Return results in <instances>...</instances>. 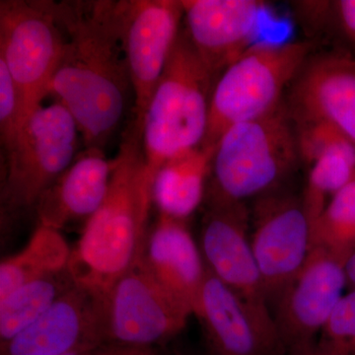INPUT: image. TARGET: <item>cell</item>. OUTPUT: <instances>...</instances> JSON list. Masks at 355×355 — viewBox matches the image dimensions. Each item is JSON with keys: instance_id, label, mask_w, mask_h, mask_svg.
Masks as SVG:
<instances>
[{"instance_id": "obj_1", "label": "cell", "mask_w": 355, "mask_h": 355, "mask_svg": "<svg viewBox=\"0 0 355 355\" xmlns=\"http://www.w3.org/2000/svg\"><path fill=\"white\" fill-rule=\"evenodd\" d=\"M64 48L50 86L73 116L86 148L103 149L132 88L123 41V1H53Z\"/></svg>"}, {"instance_id": "obj_2", "label": "cell", "mask_w": 355, "mask_h": 355, "mask_svg": "<svg viewBox=\"0 0 355 355\" xmlns=\"http://www.w3.org/2000/svg\"><path fill=\"white\" fill-rule=\"evenodd\" d=\"M153 181L142 148L141 128L133 121L114 157L106 198L71 250L69 268L78 286L108 297L116 282L141 259Z\"/></svg>"}, {"instance_id": "obj_3", "label": "cell", "mask_w": 355, "mask_h": 355, "mask_svg": "<svg viewBox=\"0 0 355 355\" xmlns=\"http://www.w3.org/2000/svg\"><path fill=\"white\" fill-rule=\"evenodd\" d=\"M301 162L284 101L272 113L229 128L214 148L205 203L245 202L282 188Z\"/></svg>"}, {"instance_id": "obj_4", "label": "cell", "mask_w": 355, "mask_h": 355, "mask_svg": "<svg viewBox=\"0 0 355 355\" xmlns=\"http://www.w3.org/2000/svg\"><path fill=\"white\" fill-rule=\"evenodd\" d=\"M214 83L181 30L141 123L142 148L153 176L167 161L202 146Z\"/></svg>"}, {"instance_id": "obj_5", "label": "cell", "mask_w": 355, "mask_h": 355, "mask_svg": "<svg viewBox=\"0 0 355 355\" xmlns=\"http://www.w3.org/2000/svg\"><path fill=\"white\" fill-rule=\"evenodd\" d=\"M301 41L256 42L216 79L202 146L214 149L229 128L272 113L284 102L312 53Z\"/></svg>"}, {"instance_id": "obj_6", "label": "cell", "mask_w": 355, "mask_h": 355, "mask_svg": "<svg viewBox=\"0 0 355 355\" xmlns=\"http://www.w3.org/2000/svg\"><path fill=\"white\" fill-rule=\"evenodd\" d=\"M73 116L55 101L30 114L4 151L2 202L11 211L36 207L42 195L73 163L78 146Z\"/></svg>"}, {"instance_id": "obj_7", "label": "cell", "mask_w": 355, "mask_h": 355, "mask_svg": "<svg viewBox=\"0 0 355 355\" xmlns=\"http://www.w3.org/2000/svg\"><path fill=\"white\" fill-rule=\"evenodd\" d=\"M64 48L53 1H0V60L19 90L25 121L50 95Z\"/></svg>"}, {"instance_id": "obj_8", "label": "cell", "mask_w": 355, "mask_h": 355, "mask_svg": "<svg viewBox=\"0 0 355 355\" xmlns=\"http://www.w3.org/2000/svg\"><path fill=\"white\" fill-rule=\"evenodd\" d=\"M205 205L198 246L207 270L234 292L261 326L280 340L252 250L251 210L245 202Z\"/></svg>"}, {"instance_id": "obj_9", "label": "cell", "mask_w": 355, "mask_h": 355, "mask_svg": "<svg viewBox=\"0 0 355 355\" xmlns=\"http://www.w3.org/2000/svg\"><path fill=\"white\" fill-rule=\"evenodd\" d=\"M251 245L270 308L302 270L312 251V224L302 195L277 190L256 198Z\"/></svg>"}, {"instance_id": "obj_10", "label": "cell", "mask_w": 355, "mask_h": 355, "mask_svg": "<svg viewBox=\"0 0 355 355\" xmlns=\"http://www.w3.org/2000/svg\"><path fill=\"white\" fill-rule=\"evenodd\" d=\"M108 342L160 349L179 335L193 310L167 291L140 259L107 298Z\"/></svg>"}, {"instance_id": "obj_11", "label": "cell", "mask_w": 355, "mask_h": 355, "mask_svg": "<svg viewBox=\"0 0 355 355\" xmlns=\"http://www.w3.org/2000/svg\"><path fill=\"white\" fill-rule=\"evenodd\" d=\"M345 291L343 260L324 250L312 249L302 270L275 304L273 318L284 352L297 355L316 345Z\"/></svg>"}, {"instance_id": "obj_12", "label": "cell", "mask_w": 355, "mask_h": 355, "mask_svg": "<svg viewBox=\"0 0 355 355\" xmlns=\"http://www.w3.org/2000/svg\"><path fill=\"white\" fill-rule=\"evenodd\" d=\"M183 19L184 7L180 0L123 1V51L135 94V121L140 128L179 38Z\"/></svg>"}, {"instance_id": "obj_13", "label": "cell", "mask_w": 355, "mask_h": 355, "mask_svg": "<svg viewBox=\"0 0 355 355\" xmlns=\"http://www.w3.org/2000/svg\"><path fill=\"white\" fill-rule=\"evenodd\" d=\"M107 298L76 284L35 323L0 345V355H64L109 343Z\"/></svg>"}, {"instance_id": "obj_14", "label": "cell", "mask_w": 355, "mask_h": 355, "mask_svg": "<svg viewBox=\"0 0 355 355\" xmlns=\"http://www.w3.org/2000/svg\"><path fill=\"white\" fill-rule=\"evenodd\" d=\"M186 32L214 78L256 43L266 3L261 0H182Z\"/></svg>"}, {"instance_id": "obj_15", "label": "cell", "mask_w": 355, "mask_h": 355, "mask_svg": "<svg viewBox=\"0 0 355 355\" xmlns=\"http://www.w3.org/2000/svg\"><path fill=\"white\" fill-rule=\"evenodd\" d=\"M291 116L324 121L355 144V57H310L291 88Z\"/></svg>"}, {"instance_id": "obj_16", "label": "cell", "mask_w": 355, "mask_h": 355, "mask_svg": "<svg viewBox=\"0 0 355 355\" xmlns=\"http://www.w3.org/2000/svg\"><path fill=\"white\" fill-rule=\"evenodd\" d=\"M195 316L202 324L207 355H282L279 338L270 335L251 310L207 270Z\"/></svg>"}, {"instance_id": "obj_17", "label": "cell", "mask_w": 355, "mask_h": 355, "mask_svg": "<svg viewBox=\"0 0 355 355\" xmlns=\"http://www.w3.org/2000/svg\"><path fill=\"white\" fill-rule=\"evenodd\" d=\"M114 168V158L103 149L85 148L40 198L35 207L40 225L58 231L77 223L84 227L104 202Z\"/></svg>"}, {"instance_id": "obj_18", "label": "cell", "mask_w": 355, "mask_h": 355, "mask_svg": "<svg viewBox=\"0 0 355 355\" xmlns=\"http://www.w3.org/2000/svg\"><path fill=\"white\" fill-rule=\"evenodd\" d=\"M141 260L151 275L195 314L207 266L187 221L159 214L147 234Z\"/></svg>"}, {"instance_id": "obj_19", "label": "cell", "mask_w": 355, "mask_h": 355, "mask_svg": "<svg viewBox=\"0 0 355 355\" xmlns=\"http://www.w3.org/2000/svg\"><path fill=\"white\" fill-rule=\"evenodd\" d=\"M214 149L200 146L167 161L154 176L159 214L188 220L205 200Z\"/></svg>"}, {"instance_id": "obj_20", "label": "cell", "mask_w": 355, "mask_h": 355, "mask_svg": "<svg viewBox=\"0 0 355 355\" xmlns=\"http://www.w3.org/2000/svg\"><path fill=\"white\" fill-rule=\"evenodd\" d=\"M71 250L60 231L40 225L20 252L1 261L0 300L34 280L69 266Z\"/></svg>"}, {"instance_id": "obj_21", "label": "cell", "mask_w": 355, "mask_h": 355, "mask_svg": "<svg viewBox=\"0 0 355 355\" xmlns=\"http://www.w3.org/2000/svg\"><path fill=\"white\" fill-rule=\"evenodd\" d=\"M76 286L67 266L20 286L0 300V345L31 326Z\"/></svg>"}, {"instance_id": "obj_22", "label": "cell", "mask_w": 355, "mask_h": 355, "mask_svg": "<svg viewBox=\"0 0 355 355\" xmlns=\"http://www.w3.org/2000/svg\"><path fill=\"white\" fill-rule=\"evenodd\" d=\"M355 180V144L345 137L309 167L302 193L311 224L331 198Z\"/></svg>"}, {"instance_id": "obj_23", "label": "cell", "mask_w": 355, "mask_h": 355, "mask_svg": "<svg viewBox=\"0 0 355 355\" xmlns=\"http://www.w3.org/2000/svg\"><path fill=\"white\" fill-rule=\"evenodd\" d=\"M345 260L355 249V180L336 193L312 224V249Z\"/></svg>"}, {"instance_id": "obj_24", "label": "cell", "mask_w": 355, "mask_h": 355, "mask_svg": "<svg viewBox=\"0 0 355 355\" xmlns=\"http://www.w3.org/2000/svg\"><path fill=\"white\" fill-rule=\"evenodd\" d=\"M324 355H355V289H347L316 343Z\"/></svg>"}, {"instance_id": "obj_25", "label": "cell", "mask_w": 355, "mask_h": 355, "mask_svg": "<svg viewBox=\"0 0 355 355\" xmlns=\"http://www.w3.org/2000/svg\"><path fill=\"white\" fill-rule=\"evenodd\" d=\"M25 123L21 96L3 60H0V140L6 151Z\"/></svg>"}, {"instance_id": "obj_26", "label": "cell", "mask_w": 355, "mask_h": 355, "mask_svg": "<svg viewBox=\"0 0 355 355\" xmlns=\"http://www.w3.org/2000/svg\"><path fill=\"white\" fill-rule=\"evenodd\" d=\"M330 16L343 39L355 50V0L331 1Z\"/></svg>"}, {"instance_id": "obj_27", "label": "cell", "mask_w": 355, "mask_h": 355, "mask_svg": "<svg viewBox=\"0 0 355 355\" xmlns=\"http://www.w3.org/2000/svg\"><path fill=\"white\" fill-rule=\"evenodd\" d=\"M64 355H164L161 349H148V347H127L107 343L92 349L78 350Z\"/></svg>"}, {"instance_id": "obj_28", "label": "cell", "mask_w": 355, "mask_h": 355, "mask_svg": "<svg viewBox=\"0 0 355 355\" xmlns=\"http://www.w3.org/2000/svg\"><path fill=\"white\" fill-rule=\"evenodd\" d=\"M345 277H347V289H355V249L343 260Z\"/></svg>"}, {"instance_id": "obj_29", "label": "cell", "mask_w": 355, "mask_h": 355, "mask_svg": "<svg viewBox=\"0 0 355 355\" xmlns=\"http://www.w3.org/2000/svg\"><path fill=\"white\" fill-rule=\"evenodd\" d=\"M297 355H324V354H322L321 352H320L319 350L317 349L316 345H314V347H313L312 349L305 350V352H301V354H299Z\"/></svg>"}, {"instance_id": "obj_30", "label": "cell", "mask_w": 355, "mask_h": 355, "mask_svg": "<svg viewBox=\"0 0 355 355\" xmlns=\"http://www.w3.org/2000/svg\"><path fill=\"white\" fill-rule=\"evenodd\" d=\"M163 354H164V355H193L189 354V352H183V350L179 349L169 350V352H163Z\"/></svg>"}]
</instances>
